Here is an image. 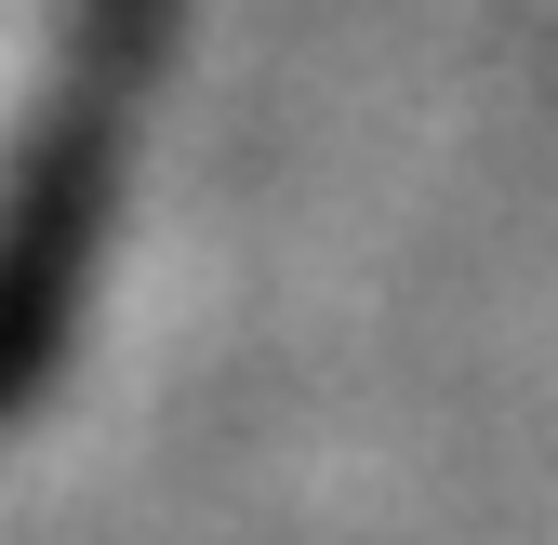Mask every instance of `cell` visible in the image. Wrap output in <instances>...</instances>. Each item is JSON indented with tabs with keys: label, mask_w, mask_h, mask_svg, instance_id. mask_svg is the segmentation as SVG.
Returning a JSON list of instances; mask_svg holds the SVG:
<instances>
[{
	"label": "cell",
	"mask_w": 558,
	"mask_h": 545,
	"mask_svg": "<svg viewBox=\"0 0 558 545\" xmlns=\"http://www.w3.org/2000/svg\"><path fill=\"white\" fill-rule=\"evenodd\" d=\"M186 27V0H53L40 81L0 133V426L66 373L94 306V266L120 227V173L147 133V81Z\"/></svg>",
	"instance_id": "6da1fadb"
}]
</instances>
